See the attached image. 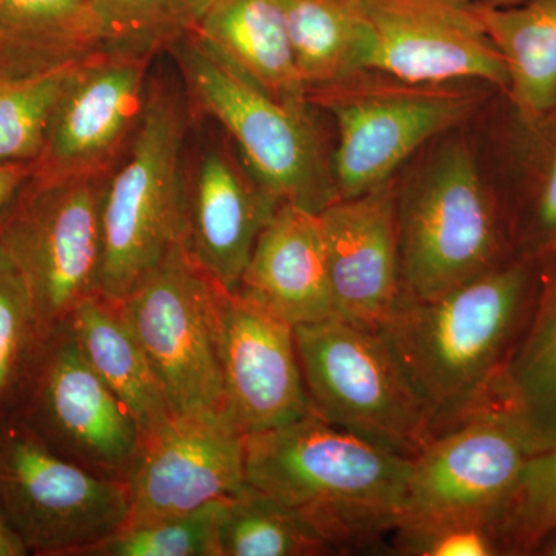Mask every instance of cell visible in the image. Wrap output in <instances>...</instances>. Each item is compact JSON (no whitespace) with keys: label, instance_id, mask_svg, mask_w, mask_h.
<instances>
[{"label":"cell","instance_id":"1","mask_svg":"<svg viewBox=\"0 0 556 556\" xmlns=\"http://www.w3.org/2000/svg\"><path fill=\"white\" fill-rule=\"evenodd\" d=\"M412 457L321 419L244 437L247 485L300 515L338 551L372 548L404 514Z\"/></svg>","mask_w":556,"mask_h":556},{"label":"cell","instance_id":"2","mask_svg":"<svg viewBox=\"0 0 556 556\" xmlns=\"http://www.w3.org/2000/svg\"><path fill=\"white\" fill-rule=\"evenodd\" d=\"M538 269L508 260L438 298L402 303L380 327L433 415V437L485 404L529 320Z\"/></svg>","mask_w":556,"mask_h":556},{"label":"cell","instance_id":"3","mask_svg":"<svg viewBox=\"0 0 556 556\" xmlns=\"http://www.w3.org/2000/svg\"><path fill=\"white\" fill-rule=\"evenodd\" d=\"M193 123L185 87L150 76L137 134L110 170L102 195V298L121 302L181 243L186 141Z\"/></svg>","mask_w":556,"mask_h":556},{"label":"cell","instance_id":"4","mask_svg":"<svg viewBox=\"0 0 556 556\" xmlns=\"http://www.w3.org/2000/svg\"><path fill=\"white\" fill-rule=\"evenodd\" d=\"M169 53L193 116L215 121L236 142L241 161L281 203L324 211L339 200L331 160L309 105L278 101L195 35Z\"/></svg>","mask_w":556,"mask_h":556},{"label":"cell","instance_id":"5","mask_svg":"<svg viewBox=\"0 0 556 556\" xmlns=\"http://www.w3.org/2000/svg\"><path fill=\"white\" fill-rule=\"evenodd\" d=\"M404 303L428 300L515 258L466 142L445 146L397 197Z\"/></svg>","mask_w":556,"mask_h":556},{"label":"cell","instance_id":"6","mask_svg":"<svg viewBox=\"0 0 556 556\" xmlns=\"http://www.w3.org/2000/svg\"><path fill=\"white\" fill-rule=\"evenodd\" d=\"M313 413L413 457L433 437V415L382 329L331 317L294 328Z\"/></svg>","mask_w":556,"mask_h":556},{"label":"cell","instance_id":"7","mask_svg":"<svg viewBox=\"0 0 556 556\" xmlns=\"http://www.w3.org/2000/svg\"><path fill=\"white\" fill-rule=\"evenodd\" d=\"M371 70L308 91L309 104L331 113L339 142L331 170L339 199H351L393 179L394 170L428 139L470 118L477 94L447 84L426 86Z\"/></svg>","mask_w":556,"mask_h":556},{"label":"cell","instance_id":"8","mask_svg":"<svg viewBox=\"0 0 556 556\" xmlns=\"http://www.w3.org/2000/svg\"><path fill=\"white\" fill-rule=\"evenodd\" d=\"M109 174L30 177L0 223V241L27 280L46 340L80 303L101 295V207Z\"/></svg>","mask_w":556,"mask_h":556},{"label":"cell","instance_id":"9","mask_svg":"<svg viewBox=\"0 0 556 556\" xmlns=\"http://www.w3.org/2000/svg\"><path fill=\"white\" fill-rule=\"evenodd\" d=\"M0 508L28 554L84 556L129 521V485L61 456L24 420L2 419Z\"/></svg>","mask_w":556,"mask_h":556},{"label":"cell","instance_id":"10","mask_svg":"<svg viewBox=\"0 0 556 556\" xmlns=\"http://www.w3.org/2000/svg\"><path fill=\"white\" fill-rule=\"evenodd\" d=\"M222 288L178 243L118 302L174 415L223 416L217 348Z\"/></svg>","mask_w":556,"mask_h":556},{"label":"cell","instance_id":"11","mask_svg":"<svg viewBox=\"0 0 556 556\" xmlns=\"http://www.w3.org/2000/svg\"><path fill=\"white\" fill-rule=\"evenodd\" d=\"M22 420L51 450L100 477L129 481L142 448L137 420L80 353L67 324L51 332Z\"/></svg>","mask_w":556,"mask_h":556},{"label":"cell","instance_id":"12","mask_svg":"<svg viewBox=\"0 0 556 556\" xmlns=\"http://www.w3.org/2000/svg\"><path fill=\"white\" fill-rule=\"evenodd\" d=\"M148 60L100 50L70 73L33 179L109 174L129 148L148 102Z\"/></svg>","mask_w":556,"mask_h":556},{"label":"cell","instance_id":"13","mask_svg":"<svg viewBox=\"0 0 556 556\" xmlns=\"http://www.w3.org/2000/svg\"><path fill=\"white\" fill-rule=\"evenodd\" d=\"M535 453L506 416L478 412L431 437L412 457L402 518L475 515L500 519Z\"/></svg>","mask_w":556,"mask_h":556},{"label":"cell","instance_id":"14","mask_svg":"<svg viewBox=\"0 0 556 556\" xmlns=\"http://www.w3.org/2000/svg\"><path fill=\"white\" fill-rule=\"evenodd\" d=\"M217 348L223 416L243 437L288 426L313 413L294 327L283 318L222 288Z\"/></svg>","mask_w":556,"mask_h":556},{"label":"cell","instance_id":"15","mask_svg":"<svg viewBox=\"0 0 556 556\" xmlns=\"http://www.w3.org/2000/svg\"><path fill=\"white\" fill-rule=\"evenodd\" d=\"M127 525L192 514L247 489L244 437L222 415H174L142 439Z\"/></svg>","mask_w":556,"mask_h":556},{"label":"cell","instance_id":"16","mask_svg":"<svg viewBox=\"0 0 556 556\" xmlns=\"http://www.w3.org/2000/svg\"><path fill=\"white\" fill-rule=\"evenodd\" d=\"M375 33L368 70L409 84L479 79L507 89V68L470 5L453 0H358Z\"/></svg>","mask_w":556,"mask_h":556},{"label":"cell","instance_id":"17","mask_svg":"<svg viewBox=\"0 0 556 556\" xmlns=\"http://www.w3.org/2000/svg\"><path fill=\"white\" fill-rule=\"evenodd\" d=\"M280 204L228 146L204 141L186 160L182 247L215 283L236 291Z\"/></svg>","mask_w":556,"mask_h":556},{"label":"cell","instance_id":"18","mask_svg":"<svg viewBox=\"0 0 556 556\" xmlns=\"http://www.w3.org/2000/svg\"><path fill=\"white\" fill-rule=\"evenodd\" d=\"M397 197L391 179L318 212L336 317L380 328L404 303Z\"/></svg>","mask_w":556,"mask_h":556},{"label":"cell","instance_id":"19","mask_svg":"<svg viewBox=\"0 0 556 556\" xmlns=\"http://www.w3.org/2000/svg\"><path fill=\"white\" fill-rule=\"evenodd\" d=\"M236 292L294 328L336 317L318 214L281 203L260 233Z\"/></svg>","mask_w":556,"mask_h":556},{"label":"cell","instance_id":"20","mask_svg":"<svg viewBox=\"0 0 556 556\" xmlns=\"http://www.w3.org/2000/svg\"><path fill=\"white\" fill-rule=\"evenodd\" d=\"M538 263L536 294L525 331L478 409L517 422L535 453L556 445V251Z\"/></svg>","mask_w":556,"mask_h":556},{"label":"cell","instance_id":"21","mask_svg":"<svg viewBox=\"0 0 556 556\" xmlns=\"http://www.w3.org/2000/svg\"><path fill=\"white\" fill-rule=\"evenodd\" d=\"M192 35L278 101L309 105L281 0H217Z\"/></svg>","mask_w":556,"mask_h":556},{"label":"cell","instance_id":"22","mask_svg":"<svg viewBox=\"0 0 556 556\" xmlns=\"http://www.w3.org/2000/svg\"><path fill=\"white\" fill-rule=\"evenodd\" d=\"M507 68V94L527 130L556 115V0L470 5Z\"/></svg>","mask_w":556,"mask_h":556},{"label":"cell","instance_id":"23","mask_svg":"<svg viewBox=\"0 0 556 556\" xmlns=\"http://www.w3.org/2000/svg\"><path fill=\"white\" fill-rule=\"evenodd\" d=\"M65 324L90 367L135 417L142 439L174 416L163 387L121 313L118 302L102 295L87 299Z\"/></svg>","mask_w":556,"mask_h":556},{"label":"cell","instance_id":"24","mask_svg":"<svg viewBox=\"0 0 556 556\" xmlns=\"http://www.w3.org/2000/svg\"><path fill=\"white\" fill-rule=\"evenodd\" d=\"M100 50L90 0H0V73L35 75Z\"/></svg>","mask_w":556,"mask_h":556},{"label":"cell","instance_id":"25","mask_svg":"<svg viewBox=\"0 0 556 556\" xmlns=\"http://www.w3.org/2000/svg\"><path fill=\"white\" fill-rule=\"evenodd\" d=\"M306 91L368 70L375 33L358 0H281Z\"/></svg>","mask_w":556,"mask_h":556},{"label":"cell","instance_id":"26","mask_svg":"<svg viewBox=\"0 0 556 556\" xmlns=\"http://www.w3.org/2000/svg\"><path fill=\"white\" fill-rule=\"evenodd\" d=\"M218 556H325L338 551L300 515L247 489L223 503Z\"/></svg>","mask_w":556,"mask_h":556},{"label":"cell","instance_id":"27","mask_svg":"<svg viewBox=\"0 0 556 556\" xmlns=\"http://www.w3.org/2000/svg\"><path fill=\"white\" fill-rule=\"evenodd\" d=\"M217 0H90L102 50L152 61L192 35Z\"/></svg>","mask_w":556,"mask_h":556},{"label":"cell","instance_id":"28","mask_svg":"<svg viewBox=\"0 0 556 556\" xmlns=\"http://www.w3.org/2000/svg\"><path fill=\"white\" fill-rule=\"evenodd\" d=\"M76 64L28 76L0 73V164L38 161L54 108Z\"/></svg>","mask_w":556,"mask_h":556},{"label":"cell","instance_id":"29","mask_svg":"<svg viewBox=\"0 0 556 556\" xmlns=\"http://www.w3.org/2000/svg\"><path fill=\"white\" fill-rule=\"evenodd\" d=\"M46 342L27 280L0 241V420L27 391Z\"/></svg>","mask_w":556,"mask_h":556},{"label":"cell","instance_id":"30","mask_svg":"<svg viewBox=\"0 0 556 556\" xmlns=\"http://www.w3.org/2000/svg\"><path fill=\"white\" fill-rule=\"evenodd\" d=\"M223 503L179 517L126 525L84 556H218Z\"/></svg>","mask_w":556,"mask_h":556},{"label":"cell","instance_id":"31","mask_svg":"<svg viewBox=\"0 0 556 556\" xmlns=\"http://www.w3.org/2000/svg\"><path fill=\"white\" fill-rule=\"evenodd\" d=\"M497 526L507 555H533L541 540L555 529L556 445L527 459Z\"/></svg>","mask_w":556,"mask_h":556},{"label":"cell","instance_id":"32","mask_svg":"<svg viewBox=\"0 0 556 556\" xmlns=\"http://www.w3.org/2000/svg\"><path fill=\"white\" fill-rule=\"evenodd\" d=\"M390 536L394 555H507L496 519L475 515L402 518Z\"/></svg>","mask_w":556,"mask_h":556},{"label":"cell","instance_id":"33","mask_svg":"<svg viewBox=\"0 0 556 556\" xmlns=\"http://www.w3.org/2000/svg\"><path fill=\"white\" fill-rule=\"evenodd\" d=\"M538 131L547 134L551 141L514 241L515 257L530 262H541L556 251V115Z\"/></svg>","mask_w":556,"mask_h":556},{"label":"cell","instance_id":"34","mask_svg":"<svg viewBox=\"0 0 556 556\" xmlns=\"http://www.w3.org/2000/svg\"><path fill=\"white\" fill-rule=\"evenodd\" d=\"M31 174L30 163L0 164V223Z\"/></svg>","mask_w":556,"mask_h":556},{"label":"cell","instance_id":"35","mask_svg":"<svg viewBox=\"0 0 556 556\" xmlns=\"http://www.w3.org/2000/svg\"><path fill=\"white\" fill-rule=\"evenodd\" d=\"M28 554L27 547L22 543L17 533L11 529L2 508H0V556H25Z\"/></svg>","mask_w":556,"mask_h":556},{"label":"cell","instance_id":"36","mask_svg":"<svg viewBox=\"0 0 556 556\" xmlns=\"http://www.w3.org/2000/svg\"><path fill=\"white\" fill-rule=\"evenodd\" d=\"M533 555L536 556H556V527L547 533L538 544Z\"/></svg>","mask_w":556,"mask_h":556},{"label":"cell","instance_id":"37","mask_svg":"<svg viewBox=\"0 0 556 556\" xmlns=\"http://www.w3.org/2000/svg\"><path fill=\"white\" fill-rule=\"evenodd\" d=\"M453 2L464 3V5H479V3H485V5H507V3L519 2V0H453Z\"/></svg>","mask_w":556,"mask_h":556}]
</instances>
